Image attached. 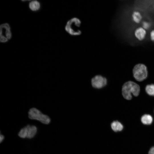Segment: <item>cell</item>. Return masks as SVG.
Instances as JSON below:
<instances>
[{"label":"cell","mask_w":154,"mask_h":154,"mask_svg":"<svg viewBox=\"0 0 154 154\" xmlns=\"http://www.w3.org/2000/svg\"><path fill=\"white\" fill-rule=\"evenodd\" d=\"M133 77L136 80L142 81L146 79L147 76V67L143 64H137L133 67Z\"/></svg>","instance_id":"277c9868"},{"label":"cell","mask_w":154,"mask_h":154,"mask_svg":"<svg viewBox=\"0 0 154 154\" xmlns=\"http://www.w3.org/2000/svg\"><path fill=\"white\" fill-rule=\"evenodd\" d=\"M140 92V88L139 85L132 81L125 82L122 87V95L127 100H131L132 98V94L135 96H138Z\"/></svg>","instance_id":"6da1fadb"},{"label":"cell","mask_w":154,"mask_h":154,"mask_svg":"<svg viewBox=\"0 0 154 154\" xmlns=\"http://www.w3.org/2000/svg\"><path fill=\"white\" fill-rule=\"evenodd\" d=\"M141 121L143 125H149L152 123L153 119L151 115L148 114H145L141 116Z\"/></svg>","instance_id":"30bf717a"},{"label":"cell","mask_w":154,"mask_h":154,"mask_svg":"<svg viewBox=\"0 0 154 154\" xmlns=\"http://www.w3.org/2000/svg\"><path fill=\"white\" fill-rule=\"evenodd\" d=\"M106 79L100 75H97L93 78L91 80V83L94 87L100 88L104 86L107 84Z\"/></svg>","instance_id":"52a82bcc"},{"label":"cell","mask_w":154,"mask_h":154,"mask_svg":"<svg viewBox=\"0 0 154 154\" xmlns=\"http://www.w3.org/2000/svg\"><path fill=\"white\" fill-rule=\"evenodd\" d=\"M81 24V21L79 19L73 18L67 22L65 27V30L71 35H79L82 33L79 29Z\"/></svg>","instance_id":"7a4b0ae2"},{"label":"cell","mask_w":154,"mask_h":154,"mask_svg":"<svg viewBox=\"0 0 154 154\" xmlns=\"http://www.w3.org/2000/svg\"><path fill=\"white\" fill-rule=\"evenodd\" d=\"M149 37L151 40L153 42H154V29H152L150 31Z\"/></svg>","instance_id":"9a60e30c"},{"label":"cell","mask_w":154,"mask_h":154,"mask_svg":"<svg viewBox=\"0 0 154 154\" xmlns=\"http://www.w3.org/2000/svg\"><path fill=\"white\" fill-rule=\"evenodd\" d=\"M131 17L132 21L137 24L140 23L142 19V16L141 13L137 11H135L132 12Z\"/></svg>","instance_id":"8fae6325"},{"label":"cell","mask_w":154,"mask_h":154,"mask_svg":"<svg viewBox=\"0 0 154 154\" xmlns=\"http://www.w3.org/2000/svg\"></svg>","instance_id":"ac0fdd59"},{"label":"cell","mask_w":154,"mask_h":154,"mask_svg":"<svg viewBox=\"0 0 154 154\" xmlns=\"http://www.w3.org/2000/svg\"><path fill=\"white\" fill-rule=\"evenodd\" d=\"M110 127L112 131L115 133L121 132L124 128L123 124L118 120H115L112 121L110 123Z\"/></svg>","instance_id":"9c48e42d"},{"label":"cell","mask_w":154,"mask_h":154,"mask_svg":"<svg viewBox=\"0 0 154 154\" xmlns=\"http://www.w3.org/2000/svg\"><path fill=\"white\" fill-rule=\"evenodd\" d=\"M37 131L36 126L28 125L20 129L18 135L19 137L22 138L31 139L36 135Z\"/></svg>","instance_id":"5b68a950"},{"label":"cell","mask_w":154,"mask_h":154,"mask_svg":"<svg viewBox=\"0 0 154 154\" xmlns=\"http://www.w3.org/2000/svg\"><path fill=\"white\" fill-rule=\"evenodd\" d=\"M141 25V27L146 30L149 29L151 26L150 23L146 21H143Z\"/></svg>","instance_id":"5bb4252c"},{"label":"cell","mask_w":154,"mask_h":154,"mask_svg":"<svg viewBox=\"0 0 154 154\" xmlns=\"http://www.w3.org/2000/svg\"><path fill=\"white\" fill-rule=\"evenodd\" d=\"M145 90L147 94L148 95L154 96V84L147 85L145 87Z\"/></svg>","instance_id":"4fadbf2b"},{"label":"cell","mask_w":154,"mask_h":154,"mask_svg":"<svg viewBox=\"0 0 154 154\" xmlns=\"http://www.w3.org/2000/svg\"><path fill=\"white\" fill-rule=\"evenodd\" d=\"M148 154H154V146L151 147L150 149Z\"/></svg>","instance_id":"2e32d148"},{"label":"cell","mask_w":154,"mask_h":154,"mask_svg":"<svg viewBox=\"0 0 154 154\" xmlns=\"http://www.w3.org/2000/svg\"><path fill=\"white\" fill-rule=\"evenodd\" d=\"M28 114V117L30 119L38 121L44 124L47 125L50 122V119L48 116L44 114L36 108H31Z\"/></svg>","instance_id":"3957f363"},{"label":"cell","mask_w":154,"mask_h":154,"mask_svg":"<svg viewBox=\"0 0 154 154\" xmlns=\"http://www.w3.org/2000/svg\"><path fill=\"white\" fill-rule=\"evenodd\" d=\"M4 138L5 137L4 135L1 134L0 135V142L1 143L3 141L4 139Z\"/></svg>","instance_id":"e0dca14e"},{"label":"cell","mask_w":154,"mask_h":154,"mask_svg":"<svg viewBox=\"0 0 154 154\" xmlns=\"http://www.w3.org/2000/svg\"><path fill=\"white\" fill-rule=\"evenodd\" d=\"M135 37L138 40L142 41L145 38L147 35V30L141 26L136 28L134 32Z\"/></svg>","instance_id":"ba28073f"},{"label":"cell","mask_w":154,"mask_h":154,"mask_svg":"<svg viewBox=\"0 0 154 154\" xmlns=\"http://www.w3.org/2000/svg\"><path fill=\"white\" fill-rule=\"evenodd\" d=\"M11 27L7 23H4L0 25V42L1 43L7 42L12 37Z\"/></svg>","instance_id":"8992f818"},{"label":"cell","mask_w":154,"mask_h":154,"mask_svg":"<svg viewBox=\"0 0 154 154\" xmlns=\"http://www.w3.org/2000/svg\"><path fill=\"white\" fill-rule=\"evenodd\" d=\"M29 7L31 11H37L40 9L41 5L40 3L38 1L33 0L29 2Z\"/></svg>","instance_id":"7c38bea8"}]
</instances>
